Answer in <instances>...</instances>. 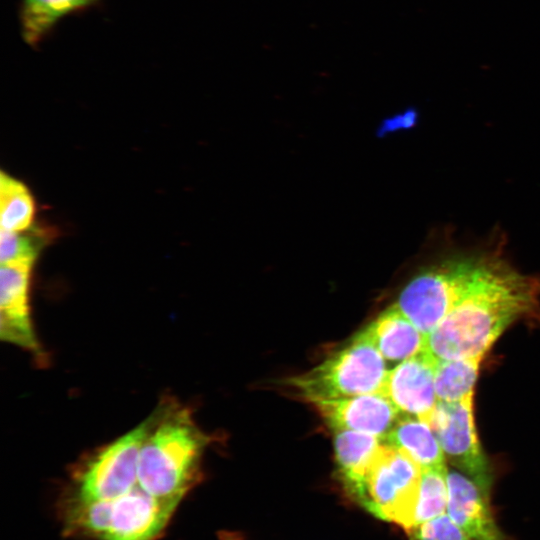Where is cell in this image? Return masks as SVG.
I'll return each mask as SVG.
<instances>
[{"label": "cell", "instance_id": "obj_8", "mask_svg": "<svg viewBox=\"0 0 540 540\" xmlns=\"http://www.w3.org/2000/svg\"><path fill=\"white\" fill-rule=\"evenodd\" d=\"M435 359L425 349L389 370L381 393L400 414L429 423L437 404Z\"/></svg>", "mask_w": 540, "mask_h": 540}, {"label": "cell", "instance_id": "obj_15", "mask_svg": "<svg viewBox=\"0 0 540 540\" xmlns=\"http://www.w3.org/2000/svg\"><path fill=\"white\" fill-rule=\"evenodd\" d=\"M100 0H22L19 12L21 34L37 46L64 17L86 9Z\"/></svg>", "mask_w": 540, "mask_h": 540}, {"label": "cell", "instance_id": "obj_18", "mask_svg": "<svg viewBox=\"0 0 540 540\" xmlns=\"http://www.w3.org/2000/svg\"><path fill=\"white\" fill-rule=\"evenodd\" d=\"M447 473L445 465L422 470L412 514V528L447 512Z\"/></svg>", "mask_w": 540, "mask_h": 540}, {"label": "cell", "instance_id": "obj_4", "mask_svg": "<svg viewBox=\"0 0 540 540\" xmlns=\"http://www.w3.org/2000/svg\"><path fill=\"white\" fill-rule=\"evenodd\" d=\"M385 360L363 330L323 362L286 380L296 395L311 403L381 392Z\"/></svg>", "mask_w": 540, "mask_h": 540}, {"label": "cell", "instance_id": "obj_20", "mask_svg": "<svg viewBox=\"0 0 540 540\" xmlns=\"http://www.w3.org/2000/svg\"><path fill=\"white\" fill-rule=\"evenodd\" d=\"M408 535L409 540H471L447 512L415 526Z\"/></svg>", "mask_w": 540, "mask_h": 540}, {"label": "cell", "instance_id": "obj_19", "mask_svg": "<svg viewBox=\"0 0 540 540\" xmlns=\"http://www.w3.org/2000/svg\"><path fill=\"white\" fill-rule=\"evenodd\" d=\"M46 233L32 227L19 232L1 230L0 263L34 262L48 239Z\"/></svg>", "mask_w": 540, "mask_h": 540}, {"label": "cell", "instance_id": "obj_3", "mask_svg": "<svg viewBox=\"0 0 540 540\" xmlns=\"http://www.w3.org/2000/svg\"><path fill=\"white\" fill-rule=\"evenodd\" d=\"M180 503L156 498L139 485L113 499L67 494L59 504L65 536L91 540H158Z\"/></svg>", "mask_w": 540, "mask_h": 540}, {"label": "cell", "instance_id": "obj_11", "mask_svg": "<svg viewBox=\"0 0 540 540\" xmlns=\"http://www.w3.org/2000/svg\"><path fill=\"white\" fill-rule=\"evenodd\" d=\"M447 514L471 540H510L494 517L489 495L467 475L447 473Z\"/></svg>", "mask_w": 540, "mask_h": 540}, {"label": "cell", "instance_id": "obj_14", "mask_svg": "<svg viewBox=\"0 0 540 540\" xmlns=\"http://www.w3.org/2000/svg\"><path fill=\"white\" fill-rule=\"evenodd\" d=\"M384 441L407 453L421 469L445 465V454L429 423L414 417L398 419Z\"/></svg>", "mask_w": 540, "mask_h": 540}, {"label": "cell", "instance_id": "obj_10", "mask_svg": "<svg viewBox=\"0 0 540 540\" xmlns=\"http://www.w3.org/2000/svg\"><path fill=\"white\" fill-rule=\"evenodd\" d=\"M334 432L357 431L383 439L399 419V411L381 392L312 403Z\"/></svg>", "mask_w": 540, "mask_h": 540}, {"label": "cell", "instance_id": "obj_9", "mask_svg": "<svg viewBox=\"0 0 540 540\" xmlns=\"http://www.w3.org/2000/svg\"><path fill=\"white\" fill-rule=\"evenodd\" d=\"M34 262L1 264L0 337L3 341L38 354L41 352L29 306V287Z\"/></svg>", "mask_w": 540, "mask_h": 540}, {"label": "cell", "instance_id": "obj_12", "mask_svg": "<svg viewBox=\"0 0 540 540\" xmlns=\"http://www.w3.org/2000/svg\"><path fill=\"white\" fill-rule=\"evenodd\" d=\"M384 439L357 431H336V472L346 494L355 502L361 496Z\"/></svg>", "mask_w": 540, "mask_h": 540}, {"label": "cell", "instance_id": "obj_17", "mask_svg": "<svg viewBox=\"0 0 540 540\" xmlns=\"http://www.w3.org/2000/svg\"><path fill=\"white\" fill-rule=\"evenodd\" d=\"M34 212V200L28 188L17 179L1 172V230L14 232L28 230L32 227Z\"/></svg>", "mask_w": 540, "mask_h": 540}, {"label": "cell", "instance_id": "obj_16", "mask_svg": "<svg viewBox=\"0 0 540 540\" xmlns=\"http://www.w3.org/2000/svg\"><path fill=\"white\" fill-rule=\"evenodd\" d=\"M482 357L438 360L435 367L437 401L457 402L473 394Z\"/></svg>", "mask_w": 540, "mask_h": 540}, {"label": "cell", "instance_id": "obj_2", "mask_svg": "<svg viewBox=\"0 0 540 540\" xmlns=\"http://www.w3.org/2000/svg\"><path fill=\"white\" fill-rule=\"evenodd\" d=\"M150 418L140 451L138 485L156 498L181 503L200 480L209 437L189 409L175 401L162 403Z\"/></svg>", "mask_w": 540, "mask_h": 540}, {"label": "cell", "instance_id": "obj_1", "mask_svg": "<svg viewBox=\"0 0 540 540\" xmlns=\"http://www.w3.org/2000/svg\"><path fill=\"white\" fill-rule=\"evenodd\" d=\"M540 318V279L518 270L503 238L478 277L427 335L425 350L437 360L482 357L513 323Z\"/></svg>", "mask_w": 540, "mask_h": 540}, {"label": "cell", "instance_id": "obj_5", "mask_svg": "<svg viewBox=\"0 0 540 540\" xmlns=\"http://www.w3.org/2000/svg\"><path fill=\"white\" fill-rule=\"evenodd\" d=\"M150 421L149 416L124 435L81 457L70 473L69 494L83 499H113L136 487L140 451Z\"/></svg>", "mask_w": 540, "mask_h": 540}, {"label": "cell", "instance_id": "obj_13", "mask_svg": "<svg viewBox=\"0 0 540 540\" xmlns=\"http://www.w3.org/2000/svg\"><path fill=\"white\" fill-rule=\"evenodd\" d=\"M384 359L402 362L426 348L422 333L394 304L363 329Z\"/></svg>", "mask_w": 540, "mask_h": 540}, {"label": "cell", "instance_id": "obj_21", "mask_svg": "<svg viewBox=\"0 0 540 540\" xmlns=\"http://www.w3.org/2000/svg\"><path fill=\"white\" fill-rule=\"evenodd\" d=\"M220 540H240V538L233 533L228 532H222L221 535H219Z\"/></svg>", "mask_w": 540, "mask_h": 540}, {"label": "cell", "instance_id": "obj_6", "mask_svg": "<svg viewBox=\"0 0 540 540\" xmlns=\"http://www.w3.org/2000/svg\"><path fill=\"white\" fill-rule=\"evenodd\" d=\"M421 474L407 453L384 441L356 503L409 532Z\"/></svg>", "mask_w": 540, "mask_h": 540}, {"label": "cell", "instance_id": "obj_7", "mask_svg": "<svg viewBox=\"0 0 540 540\" xmlns=\"http://www.w3.org/2000/svg\"><path fill=\"white\" fill-rule=\"evenodd\" d=\"M429 425L449 460L490 494L492 474L477 438L473 394L457 402L437 401Z\"/></svg>", "mask_w": 540, "mask_h": 540}]
</instances>
